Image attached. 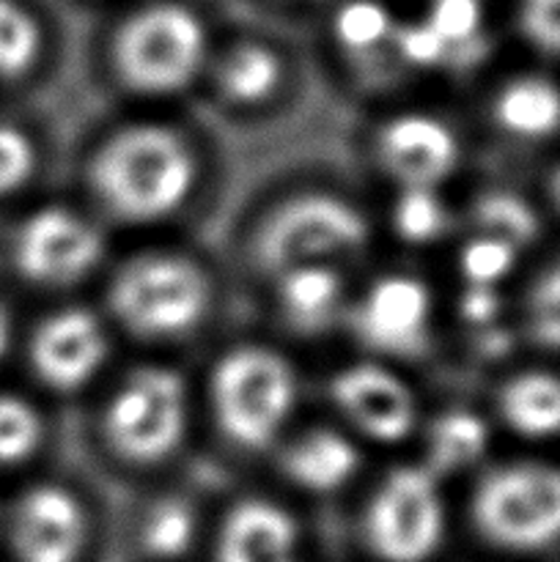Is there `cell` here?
Masks as SVG:
<instances>
[{
  "instance_id": "6da1fadb",
  "label": "cell",
  "mask_w": 560,
  "mask_h": 562,
  "mask_svg": "<svg viewBox=\"0 0 560 562\" xmlns=\"http://www.w3.org/2000/svg\"><path fill=\"white\" fill-rule=\"evenodd\" d=\"M195 154L163 124L121 126L88 162V184L104 212L124 223H157L173 214L195 184Z\"/></svg>"
},
{
  "instance_id": "7a4b0ae2",
  "label": "cell",
  "mask_w": 560,
  "mask_h": 562,
  "mask_svg": "<svg viewBox=\"0 0 560 562\" xmlns=\"http://www.w3.org/2000/svg\"><path fill=\"white\" fill-rule=\"evenodd\" d=\"M108 300L113 316L137 338H179L206 318L212 280L181 252H141L113 274Z\"/></svg>"
},
{
  "instance_id": "3957f363",
  "label": "cell",
  "mask_w": 560,
  "mask_h": 562,
  "mask_svg": "<svg viewBox=\"0 0 560 562\" xmlns=\"http://www.w3.org/2000/svg\"><path fill=\"white\" fill-rule=\"evenodd\" d=\"M366 214L344 195L307 190L275 203L250 239L253 261L275 274L307 263H333L366 247Z\"/></svg>"
},
{
  "instance_id": "277c9868",
  "label": "cell",
  "mask_w": 560,
  "mask_h": 562,
  "mask_svg": "<svg viewBox=\"0 0 560 562\" xmlns=\"http://www.w3.org/2000/svg\"><path fill=\"white\" fill-rule=\"evenodd\" d=\"M294 401V371L267 346H236L214 366V417L220 431L239 448H267L289 420Z\"/></svg>"
},
{
  "instance_id": "5b68a950",
  "label": "cell",
  "mask_w": 560,
  "mask_h": 562,
  "mask_svg": "<svg viewBox=\"0 0 560 562\" xmlns=\"http://www.w3.org/2000/svg\"><path fill=\"white\" fill-rule=\"evenodd\" d=\"M206 58V31L190 9L154 3L126 16L113 42L121 80L137 93L163 97L195 80Z\"/></svg>"
},
{
  "instance_id": "8992f818",
  "label": "cell",
  "mask_w": 560,
  "mask_h": 562,
  "mask_svg": "<svg viewBox=\"0 0 560 562\" xmlns=\"http://www.w3.org/2000/svg\"><path fill=\"white\" fill-rule=\"evenodd\" d=\"M104 439L132 464H157L176 453L187 428L184 379L165 366L135 368L104 406Z\"/></svg>"
},
{
  "instance_id": "52a82bcc",
  "label": "cell",
  "mask_w": 560,
  "mask_h": 562,
  "mask_svg": "<svg viewBox=\"0 0 560 562\" xmlns=\"http://www.w3.org/2000/svg\"><path fill=\"white\" fill-rule=\"evenodd\" d=\"M472 519L486 541L536 552L560 538V470L505 464L489 472L472 497Z\"/></svg>"
},
{
  "instance_id": "ba28073f",
  "label": "cell",
  "mask_w": 560,
  "mask_h": 562,
  "mask_svg": "<svg viewBox=\"0 0 560 562\" xmlns=\"http://www.w3.org/2000/svg\"><path fill=\"white\" fill-rule=\"evenodd\" d=\"M366 541L388 562H423L437 552L445 536V499L439 477L426 467H399L368 503Z\"/></svg>"
},
{
  "instance_id": "9c48e42d",
  "label": "cell",
  "mask_w": 560,
  "mask_h": 562,
  "mask_svg": "<svg viewBox=\"0 0 560 562\" xmlns=\"http://www.w3.org/2000/svg\"><path fill=\"white\" fill-rule=\"evenodd\" d=\"M102 258V236L82 214L44 206L27 214L14 236V263L31 283L69 285Z\"/></svg>"
},
{
  "instance_id": "30bf717a",
  "label": "cell",
  "mask_w": 560,
  "mask_h": 562,
  "mask_svg": "<svg viewBox=\"0 0 560 562\" xmlns=\"http://www.w3.org/2000/svg\"><path fill=\"white\" fill-rule=\"evenodd\" d=\"M432 329V294L410 274L379 278L355 311V333L368 349L393 357L421 355Z\"/></svg>"
},
{
  "instance_id": "8fae6325",
  "label": "cell",
  "mask_w": 560,
  "mask_h": 562,
  "mask_svg": "<svg viewBox=\"0 0 560 562\" xmlns=\"http://www.w3.org/2000/svg\"><path fill=\"white\" fill-rule=\"evenodd\" d=\"M329 395L346 420L373 442H401L415 428V395L404 379L377 362H357L335 373Z\"/></svg>"
},
{
  "instance_id": "7c38bea8",
  "label": "cell",
  "mask_w": 560,
  "mask_h": 562,
  "mask_svg": "<svg viewBox=\"0 0 560 562\" xmlns=\"http://www.w3.org/2000/svg\"><path fill=\"white\" fill-rule=\"evenodd\" d=\"M86 532L80 499L58 483L27 488L11 516V543L20 562H77Z\"/></svg>"
},
{
  "instance_id": "4fadbf2b",
  "label": "cell",
  "mask_w": 560,
  "mask_h": 562,
  "mask_svg": "<svg viewBox=\"0 0 560 562\" xmlns=\"http://www.w3.org/2000/svg\"><path fill=\"white\" fill-rule=\"evenodd\" d=\"M108 357V338L97 316L82 307L53 313L31 340V366L47 387L69 393L93 379Z\"/></svg>"
},
{
  "instance_id": "5bb4252c",
  "label": "cell",
  "mask_w": 560,
  "mask_h": 562,
  "mask_svg": "<svg viewBox=\"0 0 560 562\" xmlns=\"http://www.w3.org/2000/svg\"><path fill=\"white\" fill-rule=\"evenodd\" d=\"M382 168L399 187H439L459 165V140L445 121L428 113H401L377 135Z\"/></svg>"
},
{
  "instance_id": "9a60e30c",
  "label": "cell",
  "mask_w": 560,
  "mask_h": 562,
  "mask_svg": "<svg viewBox=\"0 0 560 562\" xmlns=\"http://www.w3.org/2000/svg\"><path fill=\"white\" fill-rule=\"evenodd\" d=\"M296 541V525L267 499H245L223 521L217 562H283Z\"/></svg>"
},
{
  "instance_id": "2e32d148",
  "label": "cell",
  "mask_w": 560,
  "mask_h": 562,
  "mask_svg": "<svg viewBox=\"0 0 560 562\" xmlns=\"http://www.w3.org/2000/svg\"><path fill=\"white\" fill-rule=\"evenodd\" d=\"M344 305V280L333 263H307L278 274V311L291 333L322 335Z\"/></svg>"
},
{
  "instance_id": "e0dca14e",
  "label": "cell",
  "mask_w": 560,
  "mask_h": 562,
  "mask_svg": "<svg viewBox=\"0 0 560 562\" xmlns=\"http://www.w3.org/2000/svg\"><path fill=\"white\" fill-rule=\"evenodd\" d=\"M360 453L340 431L311 428L289 445L283 456V472L294 486L313 494L338 492L355 477Z\"/></svg>"
},
{
  "instance_id": "ac0fdd59",
  "label": "cell",
  "mask_w": 560,
  "mask_h": 562,
  "mask_svg": "<svg viewBox=\"0 0 560 562\" xmlns=\"http://www.w3.org/2000/svg\"><path fill=\"white\" fill-rule=\"evenodd\" d=\"M500 415L525 437L560 434V379L552 373L527 371L508 379L500 390Z\"/></svg>"
},
{
  "instance_id": "d6986e66",
  "label": "cell",
  "mask_w": 560,
  "mask_h": 562,
  "mask_svg": "<svg viewBox=\"0 0 560 562\" xmlns=\"http://www.w3.org/2000/svg\"><path fill=\"white\" fill-rule=\"evenodd\" d=\"M494 119L516 137L552 135L560 126V91L541 77L511 80L494 99Z\"/></svg>"
},
{
  "instance_id": "ffe728a7",
  "label": "cell",
  "mask_w": 560,
  "mask_h": 562,
  "mask_svg": "<svg viewBox=\"0 0 560 562\" xmlns=\"http://www.w3.org/2000/svg\"><path fill=\"white\" fill-rule=\"evenodd\" d=\"M280 75H283V64L261 42L236 44L217 60V69H214L217 91L242 108L261 104L264 99L272 97L280 86Z\"/></svg>"
},
{
  "instance_id": "44dd1931",
  "label": "cell",
  "mask_w": 560,
  "mask_h": 562,
  "mask_svg": "<svg viewBox=\"0 0 560 562\" xmlns=\"http://www.w3.org/2000/svg\"><path fill=\"white\" fill-rule=\"evenodd\" d=\"M489 448V428L478 415L453 409L432 423L426 448V470L432 475H453L475 464Z\"/></svg>"
},
{
  "instance_id": "7402d4cb",
  "label": "cell",
  "mask_w": 560,
  "mask_h": 562,
  "mask_svg": "<svg viewBox=\"0 0 560 562\" xmlns=\"http://www.w3.org/2000/svg\"><path fill=\"white\" fill-rule=\"evenodd\" d=\"M478 231L494 239H503L519 250L522 245L536 239L538 217L519 195L514 192H486L478 198L472 209Z\"/></svg>"
},
{
  "instance_id": "603a6c76",
  "label": "cell",
  "mask_w": 560,
  "mask_h": 562,
  "mask_svg": "<svg viewBox=\"0 0 560 562\" xmlns=\"http://www.w3.org/2000/svg\"><path fill=\"white\" fill-rule=\"evenodd\" d=\"M393 225L410 245H428L437 239L448 225V209L437 187H399Z\"/></svg>"
},
{
  "instance_id": "cb8c5ba5",
  "label": "cell",
  "mask_w": 560,
  "mask_h": 562,
  "mask_svg": "<svg viewBox=\"0 0 560 562\" xmlns=\"http://www.w3.org/2000/svg\"><path fill=\"white\" fill-rule=\"evenodd\" d=\"M42 49L38 22L16 0H0V77H20Z\"/></svg>"
},
{
  "instance_id": "d4e9b609",
  "label": "cell",
  "mask_w": 560,
  "mask_h": 562,
  "mask_svg": "<svg viewBox=\"0 0 560 562\" xmlns=\"http://www.w3.org/2000/svg\"><path fill=\"white\" fill-rule=\"evenodd\" d=\"M192 536H195V516L181 499H159L143 521V549L152 558H179L190 549Z\"/></svg>"
},
{
  "instance_id": "484cf974",
  "label": "cell",
  "mask_w": 560,
  "mask_h": 562,
  "mask_svg": "<svg viewBox=\"0 0 560 562\" xmlns=\"http://www.w3.org/2000/svg\"><path fill=\"white\" fill-rule=\"evenodd\" d=\"M393 16L377 0H349L335 16V36L351 53H368L393 38Z\"/></svg>"
},
{
  "instance_id": "4316f807",
  "label": "cell",
  "mask_w": 560,
  "mask_h": 562,
  "mask_svg": "<svg viewBox=\"0 0 560 562\" xmlns=\"http://www.w3.org/2000/svg\"><path fill=\"white\" fill-rule=\"evenodd\" d=\"M42 442V417L25 398L0 393V464H20Z\"/></svg>"
},
{
  "instance_id": "83f0119b",
  "label": "cell",
  "mask_w": 560,
  "mask_h": 562,
  "mask_svg": "<svg viewBox=\"0 0 560 562\" xmlns=\"http://www.w3.org/2000/svg\"><path fill=\"white\" fill-rule=\"evenodd\" d=\"M516 247L494 236L478 234L470 239L461 250V274H464L467 285H486V289H497L500 280L514 269Z\"/></svg>"
},
{
  "instance_id": "f1b7e54d",
  "label": "cell",
  "mask_w": 560,
  "mask_h": 562,
  "mask_svg": "<svg viewBox=\"0 0 560 562\" xmlns=\"http://www.w3.org/2000/svg\"><path fill=\"white\" fill-rule=\"evenodd\" d=\"M530 335L541 346L560 349V267L544 274L530 291L527 302Z\"/></svg>"
},
{
  "instance_id": "f546056e",
  "label": "cell",
  "mask_w": 560,
  "mask_h": 562,
  "mask_svg": "<svg viewBox=\"0 0 560 562\" xmlns=\"http://www.w3.org/2000/svg\"><path fill=\"white\" fill-rule=\"evenodd\" d=\"M426 20L448 47H464L481 33V0H434Z\"/></svg>"
},
{
  "instance_id": "4dcf8cb0",
  "label": "cell",
  "mask_w": 560,
  "mask_h": 562,
  "mask_svg": "<svg viewBox=\"0 0 560 562\" xmlns=\"http://www.w3.org/2000/svg\"><path fill=\"white\" fill-rule=\"evenodd\" d=\"M36 168V146L20 126L0 124V195L14 192Z\"/></svg>"
},
{
  "instance_id": "1f68e13d",
  "label": "cell",
  "mask_w": 560,
  "mask_h": 562,
  "mask_svg": "<svg viewBox=\"0 0 560 562\" xmlns=\"http://www.w3.org/2000/svg\"><path fill=\"white\" fill-rule=\"evenodd\" d=\"M390 42L395 44L401 58L412 66H437L443 64L445 55H448V44L432 27V22L421 20L412 22V25H395L393 38Z\"/></svg>"
},
{
  "instance_id": "d6a6232c",
  "label": "cell",
  "mask_w": 560,
  "mask_h": 562,
  "mask_svg": "<svg viewBox=\"0 0 560 562\" xmlns=\"http://www.w3.org/2000/svg\"><path fill=\"white\" fill-rule=\"evenodd\" d=\"M522 27L536 47L560 55V0H525Z\"/></svg>"
},
{
  "instance_id": "836d02e7",
  "label": "cell",
  "mask_w": 560,
  "mask_h": 562,
  "mask_svg": "<svg viewBox=\"0 0 560 562\" xmlns=\"http://www.w3.org/2000/svg\"><path fill=\"white\" fill-rule=\"evenodd\" d=\"M500 311L497 291L486 289V285H467L464 296H461V316L470 324H489Z\"/></svg>"
},
{
  "instance_id": "e575fe53",
  "label": "cell",
  "mask_w": 560,
  "mask_h": 562,
  "mask_svg": "<svg viewBox=\"0 0 560 562\" xmlns=\"http://www.w3.org/2000/svg\"><path fill=\"white\" fill-rule=\"evenodd\" d=\"M9 340H11V322H9V313H5L3 305H0V357H3L5 349H9Z\"/></svg>"
},
{
  "instance_id": "d590c367",
  "label": "cell",
  "mask_w": 560,
  "mask_h": 562,
  "mask_svg": "<svg viewBox=\"0 0 560 562\" xmlns=\"http://www.w3.org/2000/svg\"><path fill=\"white\" fill-rule=\"evenodd\" d=\"M552 201L560 212V168L555 170V176H552Z\"/></svg>"
},
{
  "instance_id": "8d00e7d4",
  "label": "cell",
  "mask_w": 560,
  "mask_h": 562,
  "mask_svg": "<svg viewBox=\"0 0 560 562\" xmlns=\"http://www.w3.org/2000/svg\"><path fill=\"white\" fill-rule=\"evenodd\" d=\"M283 562H291V560H283Z\"/></svg>"
}]
</instances>
